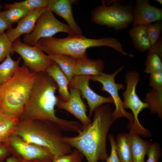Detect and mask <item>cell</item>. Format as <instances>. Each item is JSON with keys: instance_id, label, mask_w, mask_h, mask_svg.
<instances>
[{"instance_id": "cell-14", "label": "cell", "mask_w": 162, "mask_h": 162, "mask_svg": "<svg viewBox=\"0 0 162 162\" xmlns=\"http://www.w3.org/2000/svg\"><path fill=\"white\" fill-rule=\"evenodd\" d=\"M148 0H136L132 8L133 27L138 25H146L162 20V9L150 5Z\"/></svg>"}, {"instance_id": "cell-11", "label": "cell", "mask_w": 162, "mask_h": 162, "mask_svg": "<svg viewBox=\"0 0 162 162\" xmlns=\"http://www.w3.org/2000/svg\"><path fill=\"white\" fill-rule=\"evenodd\" d=\"M123 68V66H121L112 74H107L102 72L99 76H91L90 80L101 83L102 85L101 90L107 92L111 95L115 106V109L112 112L113 116L117 119L125 117L129 120V123H131L134 121L133 114L125 110L123 101L118 94L120 89L124 88V85L122 83H116L115 80L116 76L122 70Z\"/></svg>"}, {"instance_id": "cell-9", "label": "cell", "mask_w": 162, "mask_h": 162, "mask_svg": "<svg viewBox=\"0 0 162 162\" xmlns=\"http://www.w3.org/2000/svg\"><path fill=\"white\" fill-rule=\"evenodd\" d=\"M62 32L69 34H73L69 26L57 20L48 9L38 18L33 31L29 34L25 35L23 43L30 46H35L40 39L52 37Z\"/></svg>"}, {"instance_id": "cell-8", "label": "cell", "mask_w": 162, "mask_h": 162, "mask_svg": "<svg viewBox=\"0 0 162 162\" xmlns=\"http://www.w3.org/2000/svg\"><path fill=\"white\" fill-rule=\"evenodd\" d=\"M4 143L10 154L21 162H52L54 157L46 148L26 142L15 134Z\"/></svg>"}, {"instance_id": "cell-12", "label": "cell", "mask_w": 162, "mask_h": 162, "mask_svg": "<svg viewBox=\"0 0 162 162\" xmlns=\"http://www.w3.org/2000/svg\"><path fill=\"white\" fill-rule=\"evenodd\" d=\"M91 76L75 75L69 84V87L79 90L82 98L86 100L89 108V118H91L94 109L99 106L105 104H114L111 96L106 97L99 95L90 88L89 82Z\"/></svg>"}, {"instance_id": "cell-20", "label": "cell", "mask_w": 162, "mask_h": 162, "mask_svg": "<svg viewBox=\"0 0 162 162\" xmlns=\"http://www.w3.org/2000/svg\"><path fill=\"white\" fill-rule=\"evenodd\" d=\"M134 47L142 52L148 51L151 44L147 34L145 25H138L133 27L129 31Z\"/></svg>"}, {"instance_id": "cell-4", "label": "cell", "mask_w": 162, "mask_h": 162, "mask_svg": "<svg viewBox=\"0 0 162 162\" xmlns=\"http://www.w3.org/2000/svg\"><path fill=\"white\" fill-rule=\"evenodd\" d=\"M62 131L47 121L20 119L14 134L26 142L46 148L56 156L68 154L72 151V147L64 140Z\"/></svg>"}, {"instance_id": "cell-23", "label": "cell", "mask_w": 162, "mask_h": 162, "mask_svg": "<svg viewBox=\"0 0 162 162\" xmlns=\"http://www.w3.org/2000/svg\"><path fill=\"white\" fill-rule=\"evenodd\" d=\"M143 102L147 104L151 114H157L162 118V90L152 88L147 93Z\"/></svg>"}, {"instance_id": "cell-22", "label": "cell", "mask_w": 162, "mask_h": 162, "mask_svg": "<svg viewBox=\"0 0 162 162\" xmlns=\"http://www.w3.org/2000/svg\"><path fill=\"white\" fill-rule=\"evenodd\" d=\"M115 142L116 151L120 162H132L129 133L118 134Z\"/></svg>"}, {"instance_id": "cell-15", "label": "cell", "mask_w": 162, "mask_h": 162, "mask_svg": "<svg viewBox=\"0 0 162 162\" xmlns=\"http://www.w3.org/2000/svg\"><path fill=\"white\" fill-rule=\"evenodd\" d=\"M48 9L46 7L30 11L18 21L15 28L7 30L6 33L9 40L13 42L22 34L31 33L34 29L38 18Z\"/></svg>"}, {"instance_id": "cell-28", "label": "cell", "mask_w": 162, "mask_h": 162, "mask_svg": "<svg viewBox=\"0 0 162 162\" xmlns=\"http://www.w3.org/2000/svg\"><path fill=\"white\" fill-rule=\"evenodd\" d=\"M146 32L151 46L159 39L162 31V20L157 21L145 25Z\"/></svg>"}, {"instance_id": "cell-18", "label": "cell", "mask_w": 162, "mask_h": 162, "mask_svg": "<svg viewBox=\"0 0 162 162\" xmlns=\"http://www.w3.org/2000/svg\"><path fill=\"white\" fill-rule=\"evenodd\" d=\"M46 72L57 83L60 98L64 101H68L70 97L68 87L69 82L58 65L55 63L48 67Z\"/></svg>"}, {"instance_id": "cell-19", "label": "cell", "mask_w": 162, "mask_h": 162, "mask_svg": "<svg viewBox=\"0 0 162 162\" xmlns=\"http://www.w3.org/2000/svg\"><path fill=\"white\" fill-rule=\"evenodd\" d=\"M132 162H145V156L152 144L138 134L129 131Z\"/></svg>"}, {"instance_id": "cell-24", "label": "cell", "mask_w": 162, "mask_h": 162, "mask_svg": "<svg viewBox=\"0 0 162 162\" xmlns=\"http://www.w3.org/2000/svg\"><path fill=\"white\" fill-rule=\"evenodd\" d=\"M49 56L58 65L69 82L75 76L74 69L77 60L73 57L66 55Z\"/></svg>"}, {"instance_id": "cell-39", "label": "cell", "mask_w": 162, "mask_h": 162, "mask_svg": "<svg viewBox=\"0 0 162 162\" xmlns=\"http://www.w3.org/2000/svg\"><path fill=\"white\" fill-rule=\"evenodd\" d=\"M156 1H158L159 2L160 4H161V5L162 4V0H156Z\"/></svg>"}, {"instance_id": "cell-30", "label": "cell", "mask_w": 162, "mask_h": 162, "mask_svg": "<svg viewBox=\"0 0 162 162\" xmlns=\"http://www.w3.org/2000/svg\"><path fill=\"white\" fill-rule=\"evenodd\" d=\"M12 43L6 33H0V63L8 55L14 52L12 47Z\"/></svg>"}, {"instance_id": "cell-40", "label": "cell", "mask_w": 162, "mask_h": 162, "mask_svg": "<svg viewBox=\"0 0 162 162\" xmlns=\"http://www.w3.org/2000/svg\"><path fill=\"white\" fill-rule=\"evenodd\" d=\"M3 7L2 6V5L1 4H0V12L1 11V10L2 8H3Z\"/></svg>"}, {"instance_id": "cell-32", "label": "cell", "mask_w": 162, "mask_h": 162, "mask_svg": "<svg viewBox=\"0 0 162 162\" xmlns=\"http://www.w3.org/2000/svg\"><path fill=\"white\" fill-rule=\"evenodd\" d=\"M161 154L160 144L155 142L151 144L148 149L146 154L148 158L146 162H158Z\"/></svg>"}, {"instance_id": "cell-21", "label": "cell", "mask_w": 162, "mask_h": 162, "mask_svg": "<svg viewBox=\"0 0 162 162\" xmlns=\"http://www.w3.org/2000/svg\"><path fill=\"white\" fill-rule=\"evenodd\" d=\"M20 118L0 111V142L4 143L15 134Z\"/></svg>"}, {"instance_id": "cell-7", "label": "cell", "mask_w": 162, "mask_h": 162, "mask_svg": "<svg viewBox=\"0 0 162 162\" xmlns=\"http://www.w3.org/2000/svg\"><path fill=\"white\" fill-rule=\"evenodd\" d=\"M125 78L127 87L123 93V104L125 109L129 108L131 110L134 118L133 122L128 123V127L130 131L140 136L150 137L151 132L142 126L138 119L140 112L143 109L148 107L147 104L141 100L136 92V87L140 80V74L136 71H128L126 74Z\"/></svg>"}, {"instance_id": "cell-3", "label": "cell", "mask_w": 162, "mask_h": 162, "mask_svg": "<svg viewBox=\"0 0 162 162\" xmlns=\"http://www.w3.org/2000/svg\"><path fill=\"white\" fill-rule=\"evenodd\" d=\"M35 46L48 55H68L76 60L88 58L86 49L92 47L107 46L114 49L122 55H129L124 51L122 44L114 38L90 39L82 34L74 33L62 38L53 37L41 38Z\"/></svg>"}, {"instance_id": "cell-2", "label": "cell", "mask_w": 162, "mask_h": 162, "mask_svg": "<svg viewBox=\"0 0 162 162\" xmlns=\"http://www.w3.org/2000/svg\"><path fill=\"white\" fill-rule=\"evenodd\" d=\"M93 120L85 127L78 135L64 136V141L80 151L88 162L104 161L108 157L106 140L110 129L117 119L112 115L109 104H103L95 108Z\"/></svg>"}, {"instance_id": "cell-10", "label": "cell", "mask_w": 162, "mask_h": 162, "mask_svg": "<svg viewBox=\"0 0 162 162\" xmlns=\"http://www.w3.org/2000/svg\"><path fill=\"white\" fill-rule=\"evenodd\" d=\"M12 47L23 60V65L32 73L46 71L48 67L55 63L38 48L24 44L19 38L13 42Z\"/></svg>"}, {"instance_id": "cell-17", "label": "cell", "mask_w": 162, "mask_h": 162, "mask_svg": "<svg viewBox=\"0 0 162 162\" xmlns=\"http://www.w3.org/2000/svg\"><path fill=\"white\" fill-rule=\"evenodd\" d=\"M104 63L100 59H86L77 60L74 69L75 75H90L99 76L103 72Z\"/></svg>"}, {"instance_id": "cell-31", "label": "cell", "mask_w": 162, "mask_h": 162, "mask_svg": "<svg viewBox=\"0 0 162 162\" xmlns=\"http://www.w3.org/2000/svg\"><path fill=\"white\" fill-rule=\"evenodd\" d=\"M84 157L83 154L75 148L69 154L54 156L52 162H82Z\"/></svg>"}, {"instance_id": "cell-29", "label": "cell", "mask_w": 162, "mask_h": 162, "mask_svg": "<svg viewBox=\"0 0 162 162\" xmlns=\"http://www.w3.org/2000/svg\"><path fill=\"white\" fill-rule=\"evenodd\" d=\"M146 68L144 72L151 74L157 71L162 70V63L161 58L156 53L148 55L146 62Z\"/></svg>"}, {"instance_id": "cell-1", "label": "cell", "mask_w": 162, "mask_h": 162, "mask_svg": "<svg viewBox=\"0 0 162 162\" xmlns=\"http://www.w3.org/2000/svg\"><path fill=\"white\" fill-rule=\"evenodd\" d=\"M36 74L29 99L20 119L47 121L56 126L62 131L80 133L84 128L80 122L62 119L56 115L55 107L58 97L56 95L58 86L55 80L46 71Z\"/></svg>"}, {"instance_id": "cell-33", "label": "cell", "mask_w": 162, "mask_h": 162, "mask_svg": "<svg viewBox=\"0 0 162 162\" xmlns=\"http://www.w3.org/2000/svg\"><path fill=\"white\" fill-rule=\"evenodd\" d=\"M149 86L152 88L162 90V70L157 71L150 74Z\"/></svg>"}, {"instance_id": "cell-35", "label": "cell", "mask_w": 162, "mask_h": 162, "mask_svg": "<svg viewBox=\"0 0 162 162\" xmlns=\"http://www.w3.org/2000/svg\"><path fill=\"white\" fill-rule=\"evenodd\" d=\"M148 54L152 53H156L162 58V38L161 37L153 45L151 46L147 51Z\"/></svg>"}, {"instance_id": "cell-6", "label": "cell", "mask_w": 162, "mask_h": 162, "mask_svg": "<svg viewBox=\"0 0 162 162\" xmlns=\"http://www.w3.org/2000/svg\"><path fill=\"white\" fill-rule=\"evenodd\" d=\"M118 0L110 6L102 4L92 10L91 20L95 24L113 28L115 30L124 29L134 21L133 7L122 5Z\"/></svg>"}, {"instance_id": "cell-27", "label": "cell", "mask_w": 162, "mask_h": 162, "mask_svg": "<svg viewBox=\"0 0 162 162\" xmlns=\"http://www.w3.org/2000/svg\"><path fill=\"white\" fill-rule=\"evenodd\" d=\"M30 11L21 8L14 7L8 8L2 11L4 17L12 25L18 21Z\"/></svg>"}, {"instance_id": "cell-5", "label": "cell", "mask_w": 162, "mask_h": 162, "mask_svg": "<svg viewBox=\"0 0 162 162\" xmlns=\"http://www.w3.org/2000/svg\"><path fill=\"white\" fill-rule=\"evenodd\" d=\"M36 76L24 65L19 66L11 78L0 86V111L20 119Z\"/></svg>"}, {"instance_id": "cell-36", "label": "cell", "mask_w": 162, "mask_h": 162, "mask_svg": "<svg viewBox=\"0 0 162 162\" xmlns=\"http://www.w3.org/2000/svg\"><path fill=\"white\" fill-rule=\"evenodd\" d=\"M12 24L7 20L2 12H0V33L4 32L6 30L11 28Z\"/></svg>"}, {"instance_id": "cell-38", "label": "cell", "mask_w": 162, "mask_h": 162, "mask_svg": "<svg viewBox=\"0 0 162 162\" xmlns=\"http://www.w3.org/2000/svg\"><path fill=\"white\" fill-rule=\"evenodd\" d=\"M5 162H21L18 158L12 155L7 158Z\"/></svg>"}, {"instance_id": "cell-25", "label": "cell", "mask_w": 162, "mask_h": 162, "mask_svg": "<svg viewBox=\"0 0 162 162\" xmlns=\"http://www.w3.org/2000/svg\"><path fill=\"white\" fill-rule=\"evenodd\" d=\"M21 58L20 57L16 60H14L9 54L0 64V86L11 78L15 70L19 66Z\"/></svg>"}, {"instance_id": "cell-26", "label": "cell", "mask_w": 162, "mask_h": 162, "mask_svg": "<svg viewBox=\"0 0 162 162\" xmlns=\"http://www.w3.org/2000/svg\"><path fill=\"white\" fill-rule=\"evenodd\" d=\"M48 0H26L12 4H4L5 9L17 7L26 9L30 11L40 8L47 7Z\"/></svg>"}, {"instance_id": "cell-34", "label": "cell", "mask_w": 162, "mask_h": 162, "mask_svg": "<svg viewBox=\"0 0 162 162\" xmlns=\"http://www.w3.org/2000/svg\"><path fill=\"white\" fill-rule=\"evenodd\" d=\"M108 137L111 145V151L110 156H108L105 161L106 162H120L116 151L114 136L112 135L109 134Z\"/></svg>"}, {"instance_id": "cell-13", "label": "cell", "mask_w": 162, "mask_h": 162, "mask_svg": "<svg viewBox=\"0 0 162 162\" xmlns=\"http://www.w3.org/2000/svg\"><path fill=\"white\" fill-rule=\"evenodd\" d=\"M70 97L69 100L64 101L59 97L56 106L58 109L65 110L74 115L86 127L92 122L86 115L87 106L81 98L80 91L69 87Z\"/></svg>"}, {"instance_id": "cell-37", "label": "cell", "mask_w": 162, "mask_h": 162, "mask_svg": "<svg viewBox=\"0 0 162 162\" xmlns=\"http://www.w3.org/2000/svg\"><path fill=\"white\" fill-rule=\"evenodd\" d=\"M10 154V151L4 143L0 142V162L3 161Z\"/></svg>"}, {"instance_id": "cell-16", "label": "cell", "mask_w": 162, "mask_h": 162, "mask_svg": "<svg viewBox=\"0 0 162 162\" xmlns=\"http://www.w3.org/2000/svg\"><path fill=\"white\" fill-rule=\"evenodd\" d=\"M78 1L48 0L47 8L52 12L64 18L67 22L73 33L82 34V31L75 22L72 13V4Z\"/></svg>"}]
</instances>
